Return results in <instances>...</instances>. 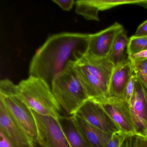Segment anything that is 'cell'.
Wrapping results in <instances>:
<instances>
[{
    "instance_id": "1",
    "label": "cell",
    "mask_w": 147,
    "mask_h": 147,
    "mask_svg": "<svg viewBox=\"0 0 147 147\" xmlns=\"http://www.w3.org/2000/svg\"><path fill=\"white\" fill-rule=\"evenodd\" d=\"M90 34L64 32L49 37L32 58L29 76L42 79L51 87L57 74L86 55Z\"/></svg>"
},
{
    "instance_id": "2",
    "label": "cell",
    "mask_w": 147,
    "mask_h": 147,
    "mask_svg": "<svg viewBox=\"0 0 147 147\" xmlns=\"http://www.w3.org/2000/svg\"><path fill=\"white\" fill-rule=\"evenodd\" d=\"M51 88L62 111L68 116L74 115L89 99L72 63L55 76Z\"/></svg>"
},
{
    "instance_id": "3",
    "label": "cell",
    "mask_w": 147,
    "mask_h": 147,
    "mask_svg": "<svg viewBox=\"0 0 147 147\" xmlns=\"http://www.w3.org/2000/svg\"><path fill=\"white\" fill-rule=\"evenodd\" d=\"M19 94L31 110L44 116L57 119L62 109L56 100L51 87L42 79L29 76L18 85Z\"/></svg>"
},
{
    "instance_id": "4",
    "label": "cell",
    "mask_w": 147,
    "mask_h": 147,
    "mask_svg": "<svg viewBox=\"0 0 147 147\" xmlns=\"http://www.w3.org/2000/svg\"><path fill=\"white\" fill-rule=\"evenodd\" d=\"M0 101L24 130L32 141L38 140V129L36 119L31 109L20 97L18 85L8 79L1 80Z\"/></svg>"
},
{
    "instance_id": "5",
    "label": "cell",
    "mask_w": 147,
    "mask_h": 147,
    "mask_svg": "<svg viewBox=\"0 0 147 147\" xmlns=\"http://www.w3.org/2000/svg\"><path fill=\"white\" fill-rule=\"evenodd\" d=\"M96 101L102 105L120 131L128 135L136 134L129 104L125 99L105 96Z\"/></svg>"
},
{
    "instance_id": "6",
    "label": "cell",
    "mask_w": 147,
    "mask_h": 147,
    "mask_svg": "<svg viewBox=\"0 0 147 147\" xmlns=\"http://www.w3.org/2000/svg\"><path fill=\"white\" fill-rule=\"evenodd\" d=\"M31 110L37 125L39 141L47 147H71L57 119Z\"/></svg>"
},
{
    "instance_id": "7",
    "label": "cell",
    "mask_w": 147,
    "mask_h": 147,
    "mask_svg": "<svg viewBox=\"0 0 147 147\" xmlns=\"http://www.w3.org/2000/svg\"><path fill=\"white\" fill-rule=\"evenodd\" d=\"M75 114L105 132L113 134L120 131L102 105L93 100H86Z\"/></svg>"
},
{
    "instance_id": "8",
    "label": "cell",
    "mask_w": 147,
    "mask_h": 147,
    "mask_svg": "<svg viewBox=\"0 0 147 147\" xmlns=\"http://www.w3.org/2000/svg\"><path fill=\"white\" fill-rule=\"evenodd\" d=\"M124 30L122 25L115 23L99 32L90 34L86 54L95 59L108 58L116 36Z\"/></svg>"
},
{
    "instance_id": "9",
    "label": "cell",
    "mask_w": 147,
    "mask_h": 147,
    "mask_svg": "<svg viewBox=\"0 0 147 147\" xmlns=\"http://www.w3.org/2000/svg\"><path fill=\"white\" fill-rule=\"evenodd\" d=\"M129 104L136 134L145 136L147 129V88L137 77Z\"/></svg>"
},
{
    "instance_id": "10",
    "label": "cell",
    "mask_w": 147,
    "mask_h": 147,
    "mask_svg": "<svg viewBox=\"0 0 147 147\" xmlns=\"http://www.w3.org/2000/svg\"><path fill=\"white\" fill-rule=\"evenodd\" d=\"M0 130L13 147H32V140L0 101Z\"/></svg>"
},
{
    "instance_id": "11",
    "label": "cell",
    "mask_w": 147,
    "mask_h": 147,
    "mask_svg": "<svg viewBox=\"0 0 147 147\" xmlns=\"http://www.w3.org/2000/svg\"><path fill=\"white\" fill-rule=\"evenodd\" d=\"M133 74V64L128 57L114 67L110 80L107 96L125 98L126 86Z\"/></svg>"
},
{
    "instance_id": "12",
    "label": "cell",
    "mask_w": 147,
    "mask_h": 147,
    "mask_svg": "<svg viewBox=\"0 0 147 147\" xmlns=\"http://www.w3.org/2000/svg\"><path fill=\"white\" fill-rule=\"evenodd\" d=\"M77 61L108 88L114 67L108 58L95 59L86 54Z\"/></svg>"
},
{
    "instance_id": "13",
    "label": "cell",
    "mask_w": 147,
    "mask_h": 147,
    "mask_svg": "<svg viewBox=\"0 0 147 147\" xmlns=\"http://www.w3.org/2000/svg\"><path fill=\"white\" fill-rule=\"evenodd\" d=\"M71 147H93L76 122L73 116L60 115L57 119Z\"/></svg>"
},
{
    "instance_id": "14",
    "label": "cell",
    "mask_w": 147,
    "mask_h": 147,
    "mask_svg": "<svg viewBox=\"0 0 147 147\" xmlns=\"http://www.w3.org/2000/svg\"><path fill=\"white\" fill-rule=\"evenodd\" d=\"M73 116L77 125L93 147H107L113 134L100 129L76 114Z\"/></svg>"
},
{
    "instance_id": "15",
    "label": "cell",
    "mask_w": 147,
    "mask_h": 147,
    "mask_svg": "<svg viewBox=\"0 0 147 147\" xmlns=\"http://www.w3.org/2000/svg\"><path fill=\"white\" fill-rule=\"evenodd\" d=\"M129 40V38L127 37L124 30L116 36L108 58L114 67L126 59L125 49L128 45Z\"/></svg>"
},
{
    "instance_id": "16",
    "label": "cell",
    "mask_w": 147,
    "mask_h": 147,
    "mask_svg": "<svg viewBox=\"0 0 147 147\" xmlns=\"http://www.w3.org/2000/svg\"><path fill=\"white\" fill-rule=\"evenodd\" d=\"M75 5V12L77 14L87 20L99 21V10L92 0H78L76 1Z\"/></svg>"
},
{
    "instance_id": "17",
    "label": "cell",
    "mask_w": 147,
    "mask_h": 147,
    "mask_svg": "<svg viewBox=\"0 0 147 147\" xmlns=\"http://www.w3.org/2000/svg\"><path fill=\"white\" fill-rule=\"evenodd\" d=\"M99 11H105L118 6L136 5L142 6L143 0H92Z\"/></svg>"
},
{
    "instance_id": "18",
    "label": "cell",
    "mask_w": 147,
    "mask_h": 147,
    "mask_svg": "<svg viewBox=\"0 0 147 147\" xmlns=\"http://www.w3.org/2000/svg\"><path fill=\"white\" fill-rule=\"evenodd\" d=\"M147 50V36L136 37L132 36L129 38L127 46L128 56Z\"/></svg>"
},
{
    "instance_id": "19",
    "label": "cell",
    "mask_w": 147,
    "mask_h": 147,
    "mask_svg": "<svg viewBox=\"0 0 147 147\" xmlns=\"http://www.w3.org/2000/svg\"><path fill=\"white\" fill-rule=\"evenodd\" d=\"M132 64L134 74L147 88V60L132 63Z\"/></svg>"
},
{
    "instance_id": "20",
    "label": "cell",
    "mask_w": 147,
    "mask_h": 147,
    "mask_svg": "<svg viewBox=\"0 0 147 147\" xmlns=\"http://www.w3.org/2000/svg\"><path fill=\"white\" fill-rule=\"evenodd\" d=\"M128 134L120 131L112 135L107 144V147H120Z\"/></svg>"
},
{
    "instance_id": "21",
    "label": "cell",
    "mask_w": 147,
    "mask_h": 147,
    "mask_svg": "<svg viewBox=\"0 0 147 147\" xmlns=\"http://www.w3.org/2000/svg\"><path fill=\"white\" fill-rule=\"evenodd\" d=\"M130 147H147V138L138 134L130 135Z\"/></svg>"
},
{
    "instance_id": "22",
    "label": "cell",
    "mask_w": 147,
    "mask_h": 147,
    "mask_svg": "<svg viewBox=\"0 0 147 147\" xmlns=\"http://www.w3.org/2000/svg\"><path fill=\"white\" fill-rule=\"evenodd\" d=\"M136 78V76L135 74H133V75L130 79L125 88L124 98L125 100L128 101L129 103L130 100L134 92Z\"/></svg>"
},
{
    "instance_id": "23",
    "label": "cell",
    "mask_w": 147,
    "mask_h": 147,
    "mask_svg": "<svg viewBox=\"0 0 147 147\" xmlns=\"http://www.w3.org/2000/svg\"><path fill=\"white\" fill-rule=\"evenodd\" d=\"M52 1L65 11H70L76 2L74 0H53Z\"/></svg>"
},
{
    "instance_id": "24",
    "label": "cell",
    "mask_w": 147,
    "mask_h": 147,
    "mask_svg": "<svg viewBox=\"0 0 147 147\" xmlns=\"http://www.w3.org/2000/svg\"><path fill=\"white\" fill-rule=\"evenodd\" d=\"M132 63L147 60V50L128 56Z\"/></svg>"
},
{
    "instance_id": "25",
    "label": "cell",
    "mask_w": 147,
    "mask_h": 147,
    "mask_svg": "<svg viewBox=\"0 0 147 147\" xmlns=\"http://www.w3.org/2000/svg\"><path fill=\"white\" fill-rule=\"evenodd\" d=\"M133 36L136 37L147 36V20L139 26Z\"/></svg>"
},
{
    "instance_id": "26",
    "label": "cell",
    "mask_w": 147,
    "mask_h": 147,
    "mask_svg": "<svg viewBox=\"0 0 147 147\" xmlns=\"http://www.w3.org/2000/svg\"><path fill=\"white\" fill-rule=\"evenodd\" d=\"M0 147H13L2 131L0 130Z\"/></svg>"
},
{
    "instance_id": "27",
    "label": "cell",
    "mask_w": 147,
    "mask_h": 147,
    "mask_svg": "<svg viewBox=\"0 0 147 147\" xmlns=\"http://www.w3.org/2000/svg\"><path fill=\"white\" fill-rule=\"evenodd\" d=\"M32 147H47L39 140L32 141Z\"/></svg>"
},
{
    "instance_id": "28",
    "label": "cell",
    "mask_w": 147,
    "mask_h": 147,
    "mask_svg": "<svg viewBox=\"0 0 147 147\" xmlns=\"http://www.w3.org/2000/svg\"><path fill=\"white\" fill-rule=\"evenodd\" d=\"M128 137H126L120 147H130Z\"/></svg>"
},
{
    "instance_id": "29",
    "label": "cell",
    "mask_w": 147,
    "mask_h": 147,
    "mask_svg": "<svg viewBox=\"0 0 147 147\" xmlns=\"http://www.w3.org/2000/svg\"><path fill=\"white\" fill-rule=\"evenodd\" d=\"M145 136H146V137L147 138V130H146V134H145Z\"/></svg>"
}]
</instances>
